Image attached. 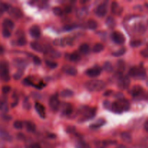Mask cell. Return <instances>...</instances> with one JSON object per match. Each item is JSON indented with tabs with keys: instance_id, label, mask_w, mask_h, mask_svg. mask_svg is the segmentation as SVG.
<instances>
[{
	"instance_id": "bcb514c9",
	"label": "cell",
	"mask_w": 148,
	"mask_h": 148,
	"mask_svg": "<svg viewBox=\"0 0 148 148\" xmlns=\"http://www.w3.org/2000/svg\"><path fill=\"white\" fill-rule=\"evenodd\" d=\"M2 35L4 38H9L11 36V32L9 29L4 28L2 30Z\"/></svg>"
},
{
	"instance_id": "9f6ffc18",
	"label": "cell",
	"mask_w": 148,
	"mask_h": 148,
	"mask_svg": "<svg viewBox=\"0 0 148 148\" xmlns=\"http://www.w3.org/2000/svg\"><path fill=\"white\" fill-rule=\"evenodd\" d=\"M71 11H72V7H71L70 6H67V7H66V8H65V10H64L65 12L70 13Z\"/></svg>"
},
{
	"instance_id": "db71d44e",
	"label": "cell",
	"mask_w": 148,
	"mask_h": 148,
	"mask_svg": "<svg viewBox=\"0 0 148 148\" xmlns=\"http://www.w3.org/2000/svg\"><path fill=\"white\" fill-rule=\"evenodd\" d=\"M75 27H76V26L73 25H68L64 26V30H72V29L75 28Z\"/></svg>"
},
{
	"instance_id": "9a60e30c",
	"label": "cell",
	"mask_w": 148,
	"mask_h": 148,
	"mask_svg": "<svg viewBox=\"0 0 148 148\" xmlns=\"http://www.w3.org/2000/svg\"><path fill=\"white\" fill-rule=\"evenodd\" d=\"M143 92V89L142 87L140 86H134V88L132 89L131 90V95H132L134 98H135V97H138L140 96V95H141L142 93Z\"/></svg>"
},
{
	"instance_id": "7a4b0ae2",
	"label": "cell",
	"mask_w": 148,
	"mask_h": 148,
	"mask_svg": "<svg viewBox=\"0 0 148 148\" xmlns=\"http://www.w3.org/2000/svg\"><path fill=\"white\" fill-rule=\"evenodd\" d=\"M129 75L131 77L137 78V79H144L146 76V72L144 68L133 66L130 69Z\"/></svg>"
},
{
	"instance_id": "cb8c5ba5",
	"label": "cell",
	"mask_w": 148,
	"mask_h": 148,
	"mask_svg": "<svg viewBox=\"0 0 148 148\" xmlns=\"http://www.w3.org/2000/svg\"><path fill=\"white\" fill-rule=\"evenodd\" d=\"M111 110H112L114 113H116V114H121V113L123 112L122 108H121V106L119 105L117 101L114 102L111 104Z\"/></svg>"
},
{
	"instance_id": "484cf974",
	"label": "cell",
	"mask_w": 148,
	"mask_h": 148,
	"mask_svg": "<svg viewBox=\"0 0 148 148\" xmlns=\"http://www.w3.org/2000/svg\"><path fill=\"white\" fill-rule=\"evenodd\" d=\"M79 50L80 51V53H83V54H86V53H89L90 46L87 43H82V44H81L79 46Z\"/></svg>"
},
{
	"instance_id": "ba28073f",
	"label": "cell",
	"mask_w": 148,
	"mask_h": 148,
	"mask_svg": "<svg viewBox=\"0 0 148 148\" xmlns=\"http://www.w3.org/2000/svg\"><path fill=\"white\" fill-rule=\"evenodd\" d=\"M130 85V79L128 77H120L118 81L119 88L121 89H127Z\"/></svg>"
},
{
	"instance_id": "c3c4849f",
	"label": "cell",
	"mask_w": 148,
	"mask_h": 148,
	"mask_svg": "<svg viewBox=\"0 0 148 148\" xmlns=\"http://www.w3.org/2000/svg\"><path fill=\"white\" fill-rule=\"evenodd\" d=\"M50 53L51 55L54 58H59L61 56V53H59V51H54V50L51 51Z\"/></svg>"
},
{
	"instance_id": "9c48e42d",
	"label": "cell",
	"mask_w": 148,
	"mask_h": 148,
	"mask_svg": "<svg viewBox=\"0 0 148 148\" xmlns=\"http://www.w3.org/2000/svg\"><path fill=\"white\" fill-rule=\"evenodd\" d=\"M49 106H50L51 109L53 110V111H56V110L59 109V106H60V102H59L57 95H54L50 98Z\"/></svg>"
},
{
	"instance_id": "be15d7a7",
	"label": "cell",
	"mask_w": 148,
	"mask_h": 148,
	"mask_svg": "<svg viewBox=\"0 0 148 148\" xmlns=\"http://www.w3.org/2000/svg\"><path fill=\"white\" fill-rule=\"evenodd\" d=\"M147 85H148V81H147Z\"/></svg>"
},
{
	"instance_id": "680465c9",
	"label": "cell",
	"mask_w": 148,
	"mask_h": 148,
	"mask_svg": "<svg viewBox=\"0 0 148 148\" xmlns=\"http://www.w3.org/2000/svg\"><path fill=\"white\" fill-rule=\"evenodd\" d=\"M4 47H3L2 46H1V45H0V55L3 54V53H4Z\"/></svg>"
},
{
	"instance_id": "5b68a950",
	"label": "cell",
	"mask_w": 148,
	"mask_h": 148,
	"mask_svg": "<svg viewBox=\"0 0 148 148\" xmlns=\"http://www.w3.org/2000/svg\"><path fill=\"white\" fill-rule=\"evenodd\" d=\"M112 40L117 44H123L125 42V37L119 31H115L111 34Z\"/></svg>"
},
{
	"instance_id": "f6af8a7d",
	"label": "cell",
	"mask_w": 148,
	"mask_h": 148,
	"mask_svg": "<svg viewBox=\"0 0 148 148\" xmlns=\"http://www.w3.org/2000/svg\"><path fill=\"white\" fill-rule=\"evenodd\" d=\"M53 13L57 16L62 15V13H63V11H62V9H61L60 7H54V8L53 9Z\"/></svg>"
},
{
	"instance_id": "836d02e7",
	"label": "cell",
	"mask_w": 148,
	"mask_h": 148,
	"mask_svg": "<svg viewBox=\"0 0 148 148\" xmlns=\"http://www.w3.org/2000/svg\"><path fill=\"white\" fill-rule=\"evenodd\" d=\"M74 92L70 90H64L62 92H61V95L64 98H68V97L73 96Z\"/></svg>"
},
{
	"instance_id": "2e32d148",
	"label": "cell",
	"mask_w": 148,
	"mask_h": 148,
	"mask_svg": "<svg viewBox=\"0 0 148 148\" xmlns=\"http://www.w3.org/2000/svg\"><path fill=\"white\" fill-rule=\"evenodd\" d=\"M111 12L116 14H120L121 13V11H122V8H121L118 3L116 2V1H113L112 4H111Z\"/></svg>"
},
{
	"instance_id": "83f0119b",
	"label": "cell",
	"mask_w": 148,
	"mask_h": 148,
	"mask_svg": "<svg viewBox=\"0 0 148 148\" xmlns=\"http://www.w3.org/2000/svg\"><path fill=\"white\" fill-rule=\"evenodd\" d=\"M25 124V127L27 131L30 132H33L36 131V125L32 121H26Z\"/></svg>"
},
{
	"instance_id": "94428289",
	"label": "cell",
	"mask_w": 148,
	"mask_h": 148,
	"mask_svg": "<svg viewBox=\"0 0 148 148\" xmlns=\"http://www.w3.org/2000/svg\"><path fill=\"white\" fill-rule=\"evenodd\" d=\"M111 91H106V93H104V95H105V96H108V95H110V94H111Z\"/></svg>"
},
{
	"instance_id": "5bb4252c",
	"label": "cell",
	"mask_w": 148,
	"mask_h": 148,
	"mask_svg": "<svg viewBox=\"0 0 148 148\" xmlns=\"http://www.w3.org/2000/svg\"><path fill=\"white\" fill-rule=\"evenodd\" d=\"M30 34L32 37L35 38H38L40 36V27L38 25H33L30 29Z\"/></svg>"
},
{
	"instance_id": "4fadbf2b",
	"label": "cell",
	"mask_w": 148,
	"mask_h": 148,
	"mask_svg": "<svg viewBox=\"0 0 148 148\" xmlns=\"http://www.w3.org/2000/svg\"><path fill=\"white\" fill-rule=\"evenodd\" d=\"M117 103H119V105L121 106V108H122L123 111H128L130 108V103L127 100L124 99V98H121L117 101Z\"/></svg>"
},
{
	"instance_id": "6125c7cd",
	"label": "cell",
	"mask_w": 148,
	"mask_h": 148,
	"mask_svg": "<svg viewBox=\"0 0 148 148\" xmlns=\"http://www.w3.org/2000/svg\"><path fill=\"white\" fill-rule=\"evenodd\" d=\"M117 148H126V147H125V146H124V145H119V146H118V147H117Z\"/></svg>"
},
{
	"instance_id": "ab89813d",
	"label": "cell",
	"mask_w": 148,
	"mask_h": 148,
	"mask_svg": "<svg viewBox=\"0 0 148 148\" xmlns=\"http://www.w3.org/2000/svg\"><path fill=\"white\" fill-rule=\"evenodd\" d=\"M130 44L132 47H138L142 44V41L140 40H132Z\"/></svg>"
},
{
	"instance_id": "1f68e13d",
	"label": "cell",
	"mask_w": 148,
	"mask_h": 148,
	"mask_svg": "<svg viewBox=\"0 0 148 148\" xmlns=\"http://www.w3.org/2000/svg\"><path fill=\"white\" fill-rule=\"evenodd\" d=\"M121 137L123 141L126 142V143H131L132 142V137L128 132L121 133Z\"/></svg>"
},
{
	"instance_id": "f1b7e54d",
	"label": "cell",
	"mask_w": 148,
	"mask_h": 148,
	"mask_svg": "<svg viewBox=\"0 0 148 148\" xmlns=\"http://www.w3.org/2000/svg\"><path fill=\"white\" fill-rule=\"evenodd\" d=\"M69 59L72 62H77L80 59V55L77 52H74L69 55Z\"/></svg>"
},
{
	"instance_id": "44dd1931",
	"label": "cell",
	"mask_w": 148,
	"mask_h": 148,
	"mask_svg": "<svg viewBox=\"0 0 148 148\" xmlns=\"http://www.w3.org/2000/svg\"><path fill=\"white\" fill-rule=\"evenodd\" d=\"M63 70L66 72V74L69 75H76L77 73V69L74 66H65L63 68Z\"/></svg>"
},
{
	"instance_id": "ffe728a7",
	"label": "cell",
	"mask_w": 148,
	"mask_h": 148,
	"mask_svg": "<svg viewBox=\"0 0 148 148\" xmlns=\"http://www.w3.org/2000/svg\"><path fill=\"white\" fill-rule=\"evenodd\" d=\"M105 119H99L97 120L95 123L91 124V125L90 126V129H92V130H95V129H98L101 127H102L103 125L105 124Z\"/></svg>"
},
{
	"instance_id": "d6986e66",
	"label": "cell",
	"mask_w": 148,
	"mask_h": 148,
	"mask_svg": "<svg viewBox=\"0 0 148 148\" xmlns=\"http://www.w3.org/2000/svg\"><path fill=\"white\" fill-rule=\"evenodd\" d=\"M73 110L74 108L72 104L65 103L63 107L62 112H63V114H65V115H70V114L73 112Z\"/></svg>"
},
{
	"instance_id": "ee69618b",
	"label": "cell",
	"mask_w": 148,
	"mask_h": 148,
	"mask_svg": "<svg viewBox=\"0 0 148 148\" xmlns=\"http://www.w3.org/2000/svg\"><path fill=\"white\" fill-rule=\"evenodd\" d=\"M77 148H90L89 145L87 143H84V142L80 141L79 143H77Z\"/></svg>"
},
{
	"instance_id": "30bf717a",
	"label": "cell",
	"mask_w": 148,
	"mask_h": 148,
	"mask_svg": "<svg viewBox=\"0 0 148 148\" xmlns=\"http://www.w3.org/2000/svg\"><path fill=\"white\" fill-rule=\"evenodd\" d=\"M8 12L11 17H14L15 19L20 18L23 15V12L19 8H17V7H11L8 11Z\"/></svg>"
},
{
	"instance_id": "e575fe53",
	"label": "cell",
	"mask_w": 148,
	"mask_h": 148,
	"mask_svg": "<svg viewBox=\"0 0 148 148\" xmlns=\"http://www.w3.org/2000/svg\"><path fill=\"white\" fill-rule=\"evenodd\" d=\"M125 52H126L125 48H121V49H120L119 50L116 51H114L112 54H113V56H116V57H119V56L124 55V53H125Z\"/></svg>"
},
{
	"instance_id": "4dcf8cb0",
	"label": "cell",
	"mask_w": 148,
	"mask_h": 148,
	"mask_svg": "<svg viewBox=\"0 0 148 148\" xmlns=\"http://www.w3.org/2000/svg\"><path fill=\"white\" fill-rule=\"evenodd\" d=\"M103 69L107 72H111L114 70L112 64L110 62H106L103 64Z\"/></svg>"
},
{
	"instance_id": "f907efd6",
	"label": "cell",
	"mask_w": 148,
	"mask_h": 148,
	"mask_svg": "<svg viewBox=\"0 0 148 148\" xmlns=\"http://www.w3.org/2000/svg\"><path fill=\"white\" fill-rule=\"evenodd\" d=\"M10 90H11V88H10V86H7V85H6V86L2 87V89H1V90H2L3 93L7 94L10 92Z\"/></svg>"
},
{
	"instance_id": "f35d334b",
	"label": "cell",
	"mask_w": 148,
	"mask_h": 148,
	"mask_svg": "<svg viewBox=\"0 0 148 148\" xmlns=\"http://www.w3.org/2000/svg\"><path fill=\"white\" fill-rule=\"evenodd\" d=\"M17 43L19 46H24L27 43V40H26L24 36H21V37L19 38L17 40Z\"/></svg>"
},
{
	"instance_id": "e0dca14e",
	"label": "cell",
	"mask_w": 148,
	"mask_h": 148,
	"mask_svg": "<svg viewBox=\"0 0 148 148\" xmlns=\"http://www.w3.org/2000/svg\"><path fill=\"white\" fill-rule=\"evenodd\" d=\"M88 14V9L85 8V7H82V8H79L77 10L76 15L78 18L79 19H83L84 17H85Z\"/></svg>"
},
{
	"instance_id": "11a10c76",
	"label": "cell",
	"mask_w": 148,
	"mask_h": 148,
	"mask_svg": "<svg viewBox=\"0 0 148 148\" xmlns=\"http://www.w3.org/2000/svg\"><path fill=\"white\" fill-rule=\"evenodd\" d=\"M23 84L25 85H32L31 82H30V80H29L28 79H25L24 80H23Z\"/></svg>"
},
{
	"instance_id": "8992f818",
	"label": "cell",
	"mask_w": 148,
	"mask_h": 148,
	"mask_svg": "<svg viewBox=\"0 0 148 148\" xmlns=\"http://www.w3.org/2000/svg\"><path fill=\"white\" fill-rule=\"evenodd\" d=\"M73 42V38L72 37H66L64 38H60V39H56L53 42L55 45L56 46H68V45H71Z\"/></svg>"
},
{
	"instance_id": "7bdbcfd3",
	"label": "cell",
	"mask_w": 148,
	"mask_h": 148,
	"mask_svg": "<svg viewBox=\"0 0 148 148\" xmlns=\"http://www.w3.org/2000/svg\"><path fill=\"white\" fill-rule=\"evenodd\" d=\"M117 66H118L119 69L120 71H124V69H126V65L124 61H119L118 64H117Z\"/></svg>"
},
{
	"instance_id": "d4e9b609",
	"label": "cell",
	"mask_w": 148,
	"mask_h": 148,
	"mask_svg": "<svg viewBox=\"0 0 148 148\" xmlns=\"http://www.w3.org/2000/svg\"><path fill=\"white\" fill-rule=\"evenodd\" d=\"M106 23L107 26H108V27H111V28H114L116 26L115 19L113 17H111V16L107 17L106 20Z\"/></svg>"
},
{
	"instance_id": "ac0fdd59",
	"label": "cell",
	"mask_w": 148,
	"mask_h": 148,
	"mask_svg": "<svg viewBox=\"0 0 148 148\" xmlns=\"http://www.w3.org/2000/svg\"><path fill=\"white\" fill-rule=\"evenodd\" d=\"M14 65L17 66H18L19 69H24L26 66H27V63L25 60L21 59H15L14 61Z\"/></svg>"
},
{
	"instance_id": "b9f144b4",
	"label": "cell",
	"mask_w": 148,
	"mask_h": 148,
	"mask_svg": "<svg viewBox=\"0 0 148 148\" xmlns=\"http://www.w3.org/2000/svg\"><path fill=\"white\" fill-rule=\"evenodd\" d=\"M13 126H14V128L17 129V130H21V129H23V122L20 121H15L14 122Z\"/></svg>"
},
{
	"instance_id": "f546056e",
	"label": "cell",
	"mask_w": 148,
	"mask_h": 148,
	"mask_svg": "<svg viewBox=\"0 0 148 148\" xmlns=\"http://www.w3.org/2000/svg\"><path fill=\"white\" fill-rule=\"evenodd\" d=\"M104 49V46L102 43H96L94 45L93 48H92V51L94 53H99V52L102 51Z\"/></svg>"
},
{
	"instance_id": "91938a15",
	"label": "cell",
	"mask_w": 148,
	"mask_h": 148,
	"mask_svg": "<svg viewBox=\"0 0 148 148\" xmlns=\"http://www.w3.org/2000/svg\"><path fill=\"white\" fill-rule=\"evenodd\" d=\"M32 148H41V147H40V146L38 144H37V143H36V144L33 145V146H32Z\"/></svg>"
},
{
	"instance_id": "681fc988",
	"label": "cell",
	"mask_w": 148,
	"mask_h": 148,
	"mask_svg": "<svg viewBox=\"0 0 148 148\" xmlns=\"http://www.w3.org/2000/svg\"><path fill=\"white\" fill-rule=\"evenodd\" d=\"M23 107H24V108H25V109H30V102L28 101V100L27 99H25L24 102H23Z\"/></svg>"
},
{
	"instance_id": "277c9868",
	"label": "cell",
	"mask_w": 148,
	"mask_h": 148,
	"mask_svg": "<svg viewBox=\"0 0 148 148\" xmlns=\"http://www.w3.org/2000/svg\"><path fill=\"white\" fill-rule=\"evenodd\" d=\"M81 110H82V114H83L84 120L90 119L93 118L95 115V113H96L95 108H88V107H84V108Z\"/></svg>"
},
{
	"instance_id": "4316f807",
	"label": "cell",
	"mask_w": 148,
	"mask_h": 148,
	"mask_svg": "<svg viewBox=\"0 0 148 148\" xmlns=\"http://www.w3.org/2000/svg\"><path fill=\"white\" fill-rule=\"evenodd\" d=\"M0 137H1V139H3L4 140H6V141L10 142L12 140L11 136L9 134V133L4 131V130H0Z\"/></svg>"
},
{
	"instance_id": "816d5d0a",
	"label": "cell",
	"mask_w": 148,
	"mask_h": 148,
	"mask_svg": "<svg viewBox=\"0 0 148 148\" xmlns=\"http://www.w3.org/2000/svg\"><path fill=\"white\" fill-rule=\"evenodd\" d=\"M103 106H104V108H106V109H109V108H111V103H110L108 101H105L103 102Z\"/></svg>"
},
{
	"instance_id": "74e56055",
	"label": "cell",
	"mask_w": 148,
	"mask_h": 148,
	"mask_svg": "<svg viewBox=\"0 0 148 148\" xmlns=\"http://www.w3.org/2000/svg\"><path fill=\"white\" fill-rule=\"evenodd\" d=\"M135 30L136 31L138 32V33H143L145 31V25H143V24H138L135 27Z\"/></svg>"
},
{
	"instance_id": "d6a6232c",
	"label": "cell",
	"mask_w": 148,
	"mask_h": 148,
	"mask_svg": "<svg viewBox=\"0 0 148 148\" xmlns=\"http://www.w3.org/2000/svg\"><path fill=\"white\" fill-rule=\"evenodd\" d=\"M88 26L90 29H92V30H94V29L98 27V23L95 20H92V19H90L88 21Z\"/></svg>"
},
{
	"instance_id": "60d3db41",
	"label": "cell",
	"mask_w": 148,
	"mask_h": 148,
	"mask_svg": "<svg viewBox=\"0 0 148 148\" xmlns=\"http://www.w3.org/2000/svg\"><path fill=\"white\" fill-rule=\"evenodd\" d=\"M46 64L49 68H51V69H54V68H56L58 65L56 62H51V61H49V60L46 61Z\"/></svg>"
},
{
	"instance_id": "8d00e7d4",
	"label": "cell",
	"mask_w": 148,
	"mask_h": 148,
	"mask_svg": "<svg viewBox=\"0 0 148 148\" xmlns=\"http://www.w3.org/2000/svg\"><path fill=\"white\" fill-rule=\"evenodd\" d=\"M23 72H24L23 69H19L17 71V72H16V73H14V76H13L14 77V79H20V78L22 77V76H23Z\"/></svg>"
},
{
	"instance_id": "f5cc1de1",
	"label": "cell",
	"mask_w": 148,
	"mask_h": 148,
	"mask_svg": "<svg viewBox=\"0 0 148 148\" xmlns=\"http://www.w3.org/2000/svg\"><path fill=\"white\" fill-rule=\"evenodd\" d=\"M33 62L36 64V65H40L41 63V61H40V58H38V56H33Z\"/></svg>"
},
{
	"instance_id": "7c38bea8",
	"label": "cell",
	"mask_w": 148,
	"mask_h": 148,
	"mask_svg": "<svg viewBox=\"0 0 148 148\" xmlns=\"http://www.w3.org/2000/svg\"><path fill=\"white\" fill-rule=\"evenodd\" d=\"M35 108H36V111L38 114H39L41 118L44 119L46 117V111H45V108L42 104L39 103H36L35 104Z\"/></svg>"
},
{
	"instance_id": "52a82bcc",
	"label": "cell",
	"mask_w": 148,
	"mask_h": 148,
	"mask_svg": "<svg viewBox=\"0 0 148 148\" xmlns=\"http://www.w3.org/2000/svg\"><path fill=\"white\" fill-rule=\"evenodd\" d=\"M102 72V69L100 66H95L92 68H90L86 71V75L90 77H98Z\"/></svg>"
},
{
	"instance_id": "6da1fadb",
	"label": "cell",
	"mask_w": 148,
	"mask_h": 148,
	"mask_svg": "<svg viewBox=\"0 0 148 148\" xmlns=\"http://www.w3.org/2000/svg\"><path fill=\"white\" fill-rule=\"evenodd\" d=\"M106 87L105 82L101 80H91L85 84V88L90 91H101Z\"/></svg>"
},
{
	"instance_id": "8fae6325",
	"label": "cell",
	"mask_w": 148,
	"mask_h": 148,
	"mask_svg": "<svg viewBox=\"0 0 148 148\" xmlns=\"http://www.w3.org/2000/svg\"><path fill=\"white\" fill-rule=\"evenodd\" d=\"M96 14L99 17H103L106 15L107 13V5L106 3H102V4H99L96 9V12H95Z\"/></svg>"
},
{
	"instance_id": "7402d4cb",
	"label": "cell",
	"mask_w": 148,
	"mask_h": 148,
	"mask_svg": "<svg viewBox=\"0 0 148 148\" xmlns=\"http://www.w3.org/2000/svg\"><path fill=\"white\" fill-rule=\"evenodd\" d=\"M30 46H31V48L33 49V50L36 51H39V52L44 51L43 46L36 41L32 42V43H30Z\"/></svg>"
},
{
	"instance_id": "7dc6e473",
	"label": "cell",
	"mask_w": 148,
	"mask_h": 148,
	"mask_svg": "<svg viewBox=\"0 0 148 148\" xmlns=\"http://www.w3.org/2000/svg\"><path fill=\"white\" fill-rule=\"evenodd\" d=\"M0 109L4 112H7L8 111V106H7V103L2 102L1 103V106H0Z\"/></svg>"
},
{
	"instance_id": "3957f363",
	"label": "cell",
	"mask_w": 148,
	"mask_h": 148,
	"mask_svg": "<svg viewBox=\"0 0 148 148\" xmlns=\"http://www.w3.org/2000/svg\"><path fill=\"white\" fill-rule=\"evenodd\" d=\"M0 77L4 82H8L10 79L8 64L4 61L0 62Z\"/></svg>"
},
{
	"instance_id": "603a6c76",
	"label": "cell",
	"mask_w": 148,
	"mask_h": 148,
	"mask_svg": "<svg viewBox=\"0 0 148 148\" xmlns=\"http://www.w3.org/2000/svg\"><path fill=\"white\" fill-rule=\"evenodd\" d=\"M3 26H4V28L9 29L10 30L14 28V24L10 19H5L3 21Z\"/></svg>"
},
{
	"instance_id": "d590c367",
	"label": "cell",
	"mask_w": 148,
	"mask_h": 148,
	"mask_svg": "<svg viewBox=\"0 0 148 148\" xmlns=\"http://www.w3.org/2000/svg\"><path fill=\"white\" fill-rule=\"evenodd\" d=\"M11 8L10 5L5 2H0V10L1 11H9Z\"/></svg>"
},
{
	"instance_id": "6f0895ef",
	"label": "cell",
	"mask_w": 148,
	"mask_h": 148,
	"mask_svg": "<svg viewBox=\"0 0 148 148\" xmlns=\"http://www.w3.org/2000/svg\"><path fill=\"white\" fill-rule=\"evenodd\" d=\"M144 128H145V130H146V131L148 132V121H147L145 123Z\"/></svg>"
}]
</instances>
